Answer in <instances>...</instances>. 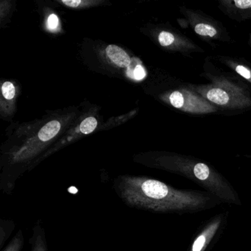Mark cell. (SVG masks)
<instances>
[{"label":"cell","instance_id":"obj_1","mask_svg":"<svg viewBox=\"0 0 251 251\" xmlns=\"http://www.w3.org/2000/svg\"><path fill=\"white\" fill-rule=\"evenodd\" d=\"M113 187L127 206L151 212L192 214L223 203L209 192L176 189L146 176H118L114 179Z\"/></svg>","mask_w":251,"mask_h":251},{"label":"cell","instance_id":"obj_2","mask_svg":"<svg viewBox=\"0 0 251 251\" xmlns=\"http://www.w3.org/2000/svg\"><path fill=\"white\" fill-rule=\"evenodd\" d=\"M200 76L208 82L189 86L220 114L235 115L251 109V85L238 75L220 69L212 56L205 57Z\"/></svg>","mask_w":251,"mask_h":251},{"label":"cell","instance_id":"obj_3","mask_svg":"<svg viewBox=\"0 0 251 251\" xmlns=\"http://www.w3.org/2000/svg\"><path fill=\"white\" fill-rule=\"evenodd\" d=\"M142 163L195 182L223 203L242 204L239 195L230 182L212 165L199 158L176 152H158L142 159Z\"/></svg>","mask_w":251,"mask_h":251},{"label":"cell","instance_id":"obj_4","mask_svg":"<svg viewBox=\"0 0 251 251\" xmlns=\"http://www.w3.org/2000/svg\"><path fill=\"white\" fill-rule=\"evenodd\" d=\"M180 12L183 15L180 21H183V26L190 27L202 42L212 48L233 42L228 30L223 23L203 11L181 6Z\"/></svg>","mask_w":251,"mask_h":251},{"label":"cell","instance_id":"obj_5","mask_svg":"<svg viewBox=\"0 0 251 251\" xmlns=\"http://www.w3.org/2000/svg\"><path fill=\"white\" fill-rule=\"evenodd\" d=\"M227 217V213H222L208 220L192 241L189 251H206L213 241L221 233Z\"/></svg>","mask_w":251,"mask_h":251},{"label":"cell","instance_id":"obj_6","mask_svg":"<svg viewBox=\"0 0 251 251\" xmlns=\"http://www.w3.org/2000/svg\"><path fill=\"white\" fill-rule=\"evenodd\" d=\"M217 7L233 21L242 23L251 20V0H219Z\"/></svg>","mask_w":251,"mask_h":251},{"label":"cell","instance_id":"obj_7","mask_svg":"<svg viewBox=\"0 0 251 251\" xmlns=\"http://www.w3.org/2000/svg\"><path fill=\"white\" fill-rule=\"evenodd\" d=\"M213 58L251 85V64L245 58L223 55H215Z\"/></svg>","mask_w":251,"mask_h":251},{"label":"cell","instance_id":"obj_8","mask_svg":"<svg viewBox=\"0 0 251 251\" xmlns=\"http://www.w3.org/2000/svg\"><path fill=\"white\" fill-rule=\"evenodd\" d=\"M29 251H48L46 231L42 220H39L33 227L31 237L29 239Z\"/></svg>","mask_w":251,"mask_h":251},{"label":"cell","instance_id":"obj_9","mask_svg":"<svg viewBox=\"0 0 251 251\" xmlns=\"http://www.w3.org/2000/svg\"><path fill=\"white\" fill-rule=\"evenodd\" d=\"M105 52L110 61L120 68L129 67L131 63L129 55L120 47L116 45H108L105 49Z\"/></svg>","mask_w":251,"mask_h":251},{"label":"cell","instance_id":"obj_10","mask_svg":"<svg viewBox=\"0 0 251 251\" xmlns=\"http://www.w3.org/2000/svg\"><path fill=\"white\" fill-rule=\"evenodd\" d=\"M61 129V123L57 120H52L42 127L38 133V138L41 142H48L55 137Z\"/></svg>","mask_w":251,"mask_h":251},{"label":"cell","instance_id":"obj_11","mask_svg":"<svg viewBox=\"0 0 251 251\" xmlns=\"http://www.w3.org/2000/svg\"><path fill=\"white\" fill-rule=\"evenodd\" d=\"M16 227L15 222L12 220L0 219V249L2 251L4 245L14 233Z\"/></svg>","mask_w":251,"mask_h":251},{"label":"cell","instance_id":"obj_12","mask_svg":"<svg viewBox=\"0 0 251 251\" xmlns=\"http://www.w3.org/2000/svg\"><path fill=\"white\" fill-rule=\"evenodd\" d=\"M25 247V235L20 229L2 251H23Z\"/></svg>","mask_w":251,"mask_h":251},{"label":"cell","instance_id":"obj_13","mask_svg":"<svg viewBox=\"0 0 251 251\" xmlns=\"http://www.w3.org/2000/svg\"><path fill=\"white\" fill-rule=\"evenodd\" d=\"M97 126H98V121L96 119L92 117H88L85 119L80 125V130L83 134H89L95 131Z\"/></svg>","mask_w":251,"mask_h":251},{"label":"cell","instance_id":"obj_14","mask_svg":"<svg viewBox=\"0 0 251 251\" xmlns=\"http://www.w3.org/2000/svg\"><path fill=\"white\" fill-rule=\"evenodd\" d=\"M2 95L6 100H12L15 96L16 89L11 82H5L2 86Z\"/></svg>","mask_w":251,"mask_h":251},{"label":"cell","instance_id":"obj_15","mask_svg":"<svg viewBox=\"0 0 251 251\" xmlns=\"http://www.w3.org/2000/svg\"><path fill=\"white\" fill-rule=\"evenodd\" d=\"M129 77L135 80H140L145 78L146 76V72L142 65H137L135 67L133 71L127 72Z\"/></svg>","mask_w":251,"mask_h":251},{"label":"cell","instance_id":"obj_16","mask_svg":"<svg viewBox=\"0 0 251 251\" xmlns=\"http://www.w3.org/2000/svg\"><path fill=\"white\" fill-rule=\"evenodd\" d=\"M59 20L55 14H52L48 19V27L50 30H55L58 27Z\"/></svg>","mask_w":251,"mask_h":251},{"label":"cell","instance_id":"obj_17","mask_svg":"<svg viewBox=\"0 0 251 251\" xmlns=\"http://www.w3.org/2000/svg\"><path fill=\"white\" fill-rule=\"evenodd\" d=\"M62 3L67 6L70 7V8H77L80 6L83 2L80 1V0H69V1H66V0H63L61 1Z\"/></svg>","mask_w":251,"mask_h":251},{"label":"cell","instance_id":"obj_18","mask_svg":"<svg viewBox=\"0 0 251 251\" xmlns=\"http://www.w3.org/2000/svg\"><path fill=\"white\" fill-rule=\"evenodd\" d=\"M248 45H249L250 48L251 50V33L249 34V38H248Z\"/></svg>","mask_w":251,"mask_h":251}]
</instances>
